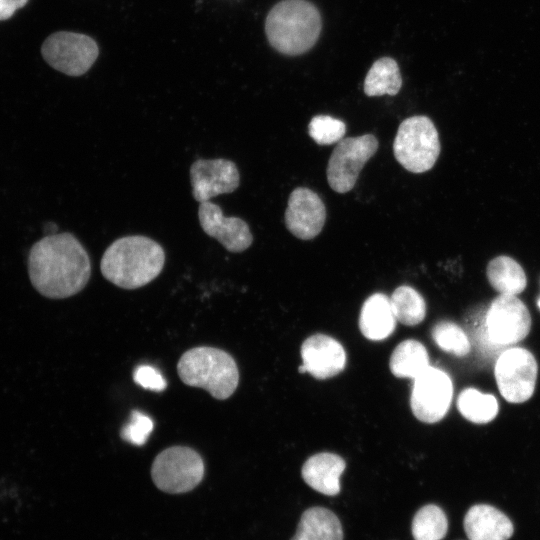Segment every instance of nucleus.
<instances>
[{"instance_id":"nucleus-12","label":"nucleus","mask_w":540,"mask_h":540,"mask_svg":"<svg viewBox=\"0 0 540 540\" xmlns=\"http://www.w3.org/2000/svg\"><path fill=\"white\" fill-rule=\"evenodd\" d=\"M189 173L193 198L200 203L232 193L240 183L238 168L228 159H197Z\"/></svg>"},{"instance_id":"nucleus-23","label":"nucleus","mask_w":540,"mask_h":540,"mask_svg":"<svg viewBox=\"0 0 540 540\" xmlns=\"http://www.w3.org/2000/svg\"><path fill=\"white\" fill-rule=\"evenodd\" d=\"M457 407L464 418L477 424L492 421L499 409L493 395L483 394L475 388H466L460 392Z\"/></svg>"},{"instance_id":"nucleus-30","label":"nucleus","mask_w":540,"mask_h":540,"mask_svg":"<svg viewBox=\"0 0 540 540\" xmlns=\"http://www.w3.org/2000/svg\"><path fill=\"white\" fill-rule=\"evenodd\" d=\"M28 0H0V21L10 18L14 12L23 7Z\"/></svg>"},{"instance_id":"nucleus-32","label":"nucleus","mask_w":540,"mask_h":540,"mask_svg":"<svg viewBox=\"0 0 540 540\" xmlns=\"http://www.w3.org/2000/svg\"><path fill=\"white\" fill-rule=\"evenodd\" d=\"M538 307L540 308V299L538 300Z\"/></svg>"},{"instance_id":"nucleus-11","label":"nucleus","mask_w":540,"mask_h":540,"mask_svg":"<svg viewBox=\"0 0 540 540\" xmlns=\"http://www.w3.org/2000/svg\"><path fill=\"white\" fill-rule=\"evenodd\" d=\"M531 323L528 308L516 295L500 294L491 302L485 318L488 340L502 346L522 341Z\"/></svg>"},{"instance_id":"nucleus-24","label":"nucleus","mask_w":540,"mask_h":540,"mask_svg":"<svg viewBox=\"0 0 540 540\" xmlns=\"http://www.w3.org/2000/svg\"><path fill=\"white\" fill-rule=\"evenodd\" d=\"M396 320L407 326H414L423 321L426 315V303L414 288L402 285L389 297Z\"/></svg>"},{"instance_id":"nucleus-27","label":"nucleus","mask_w":540,"mask_h":540,"mask_svg":"<svg viewBox=\"0 0 540 540\" xmlns=\"http://www.w3.org/2000/svg\"><path fill=\"white\" fill-rule=\"evenodd\" d=\"M308 133L317 144L331 145L343 139L346 124L329 115H316L308 125Z\"/></svg>"},{"instance_id":"nucleus-29","label":"nucleus","mask_w":540,"mask_h":540,"mask_svg":"<svg viewBox=\"0 0 540 540\" xmlns=\"http://www.w3.org/2000/svg\"><path fill=\"white\" fill-rule=\"evenodd\" d=\"M133 379L141 387L152 391L160 392L167 386L161 373L149 365L138 366L133 373Z\"/></svg>"},{"instance_id":"nucleus-17","label":"nucleus","mask_w":540,"mask_h":540,"mask_svg":"<svg viewBox=\"0 0 540 540\" xmlns=\"http://www.w3.org/2000/svg\"><path fill=\"white\" fill-rule=\"evenodd\" d=\"M346 463L340 456L323 452L318 453L304 463L302 478L312 489L327 496H335L340 492V477Z\"/></svg>"},{"instance_id":"nucleus-13","label":"nucleus","mask_w":540,"mask_h":540,"mask_svg":"<svg viewBox=\"0 0 540 540\" xmlns=\"http://www.w3.org/2000/svg\"><path fill=\"white\" fill-rule=\"evenodd\" d=\"M284 220L291 234L302 240H310L322 231L326 208L316 192L298 187L290 193Z\"/></svg>"},{"instance_id":"nucleus-15","label":"nucleus","mask_w":540,"mask_h":540,"mask_svg":"<svg viewBox=\"0 0 540 540\" xmlns=\"http://www.w3.org/2000/svg\"><path fill=\"white\" fill-rule=\"evenodd\" d=\"M303 364L300 373L308 372L316 379H328L339 374L346 365L343 346L334 338L324 334L308 337L301 346Z\"/></svg>"},{"instance_id":"nucleus-21","label":"nucleus","mask_w":540,"mask_h":540,"mask_svg":"<svg viewBox=\"0 0 540 540\" xmlns=\"http://www.w3.org/2000/svg\"><path fill=\"white\" fill-rule=\"evenodd\" d=\"M486 274L490 285L500 294H520L527 284L523 268L509 256L492 259L487 266Z\"/></svg>"},{"instance_id":"nucleus-20","label":"nucleus","mask_w":540,"mask_h":540,"mask_svg":"<svg viewBox=\"0 0 540 540\" xmlns=\"http://www.w3.org/2000/svg\"><path fill=\"white\" fill-rule=\"evenodd\" d=\"M429 366V356L425 346L414 339L398 344L389 361L392 374L399 378L415 379Z\"/></svg>"},{"instance_id":"nucleus-22","label":"nucleus","mask_w":540,"mask_h":540,"mask_svg":"<svg viewBox=\"0 0 540 540\" xmlns=\"http://www.w3.org/2000/svg\"><path fill=\"white\" fill-rule=\"evenodd\" d=\"M402 87V77L397 62L391 57L376 60L369 69L363 90L369 97L396 95Z\"/></svg>"},{"instance_id":"nucleus-3","label":"nucleus","mask_w":540,"mask_h":540,"mask_svg":"<svg viewBox=\"0 0 540 540\" xmlns=\"http://www.w3.org/2000/svg\"><path fill=\"white\" fill-rule=\"evenodd\" d=\"M322 30L321 14L307 0H281L268 12L265 33L279 53L296 56L309 51Z\"/></svg>"},{"instance_id":"nucleus-5","label":"nucleus","mask_w":540,"mask_h":540,"mask_svg":"<svg viewBox=\"0 0 540 540\" xmlns=\"http://www.w3.org/2000/svg\"><path fill=\"white\" fill-rule=\"evenodd\" d=\"M440 149L437 129L427 116H411L399 125L393 153L407 171L423 173L430 170L438 159Z\"/></svg>"},{"instance_id":"nucleus-26","label":"nucleus","mask_w":540,"mask_h":540,"mask_svg":"<svg viewBox=\"0 0 540 540\" xmlns=\"http://www.w3.org/2000/svg\"><path fill=\"white\" fill-rule=\"evenodd\" d=\"M431 334L437 346L448 353L462 357L470 351V342L466 333L453 322L441 321L437 323Z\"/></svg>"},{"instance_id":"nucleus-1","label":"nucleus","mask_w":540,"mask_h":540,"mask_svg":"<svg viewBox=\"0 0 540 540\" xmlns=\"http://www.w3.org/2000/svg\"><path fill=\"white\" fill-rule=\"evenodd\" d=\"M28 274L33 287L42 296L64 299L79 293L87 285L91 261L73 234H48L31 247Z\"/></svg>"},{"instance_id":"nucleus-6","label":"nucleus","mask_w":540,"mask_h":540,"mask_svg":"<svg viewBox=\"0 0 540 540\" xmlns=\"http://www.w3.org/2000/svg\"><path fill=\"white\" fill-rule=\"evenodd\" d=\"M202 457L186 446H172L161 451L154 459L151 477L158 489L169 494L193 490L204 477Z\"/></svg>"},{"instance_id":"nucleus-31","label":"nucleus","mask_w":540,"mask_h":540,"mask_svg":"<svg viewBox=\"0 0 540 540\" xmlns=\"http://www.w3.org/2000/svg\"><path fill=\"white\" fill-rule=\"evenodd\" d=\"M47 232H55L57 226L54 223H47L44 228Z\"/></svg>"},{"instance_id":"nucleus-14","label":"nucleus","mask_w":540,"mask_h":540,"mask_svg":"<svg viewBox=\"0 0 540 540\" xmlns=\"http://www.w3.org/2000/svg\"><path fill=\"white\" fill-rule=\"evenodd\" d=\"M198 219L202 230L229 252H243L253 242L248 224L239 217L224 216L220 206L213 202L200 203Z\"/></svg>"},{"instance_id":"nucleus-7","label":"nucleus","mask_w":540,"mask_h":540,"mask_svg":"<svg viewBox=\"0 0 540 540\" xmlns=\"http://www.w3.org/2000/svg\"><path fill=\"white\" fill-rule=\"evenodd\" d=\"M41 53L54 69L69 76H81L96 61L99 48L96 41L88 35L59 31L46 38Z\"/></svg>"},{"instance_id":"nucleus-10","label":"nucleus","mask_w":540,"mask_h":540,"mask_svg":"<svg viewBox=\"0 0 540 540\" xmlns=\"http://www.w3.org/2000/svg\"><path fill=\"white\" fill-rule=\"evenodd\" d=\"M452 396L453 385L447 373L429 366L413 379L411 410L418 420L424 423H436L448 412Z\"/></svg>"},{"instance_id":"nucleus-4","label":"nucleus","mask_w":540,"mask_h":540,"mask_svg":"<svg viewBox=\"0 0 540 540\" xmlns=\"http://www.w3.org/2000/svg\"><path fill=\"white\" fill-rule=\"evenodd\" d=\"M182 382L203 388L218 400L229 398L239 383V371L234 358L215 347L199 346L187 350L177 363Z\"/></svg>"},{"instance_id":"nucleus-19","label":"nucleus","mask_w":540,"mask_h":540,"mask_svg":"<svg viewBox=\"0 0 540 540\" xmlns=\"http://www.w3.org/2000/svg\"><path fill=\"white\" fill-rule=\"evenodd\" d=\"M291 540H343L338 517L329 509L311 507L301 516Z\"/></svg>"},{"instance_id":"nucleus-18","label":"nucleus","mask_w":540,"mask_h":540,"mask_svg":"<svg viewBox=\"0 0 540 540\" xmlns=\"http://www.w3.org/2000/svg\"><path fill=\"white\" fill-rule=\"evenodd\" d=\"M396 317L390 298L383 293L369 296L362 305L359 328L364 337L380 341L389 337L395 330Z\"/></svg>"},{"instance_id":"nucleus-2","label":"nucleus","mask_w":540,"mask_h":540,"mask_svg":"<svg viewBox=\"0 0 540 540\" xmlns=\"http://www.w3.org/2000/svg\"><path fill=\"white\" fill-rule=\"evenodd\" d=\"M165 263L163 247L143 235H130L112 242L101 258L105 279L124 289H137L154 280Z\"/></svg>"},{"instance_id":"nucleus-8","label":"nucleus","mask_w":540,"mask_h":540,"mask_svg":"<svg viewBox=\"0 0 540 540\" xmlns=\"http://www.w3.org/2000/svg\"><path fill=\"white\" fill-rule=\"evenodd\" d=\"M377 138L372 134L343 138L334 148L327 165V181L337 193L353 189L359 174L378 149Z\"/></svg>"},{"instance_id":"nucleus-9","label":"nucleus","mask_w":540,"mask_h":540,"mask_svg":"<svg viewBox=\"0 0 540 540\" xmlns=\"http://www.w3.org/2000/svg\"><path fill=\"white\" fill-rule=\"evenodd\" d=\"M538 365L533 354L520 347L505 350L498 357L494 374L501 395L511 403L527 401L534 393Z\"/></svg>"},{"instance_id":"nucleus-16","label":"nucleus","mask_w":540,"mask_h":540,"mask_svg":"<svg viewBox=\"0 0 540 540\" xmlns=\"http://www.w3.org/2000/svg\"><path fill=\"white\" fill-rule=\"evenodd\" d=\"M463 525L470 540H508L514 531L511 520L487 504L472 506L464 517Z\"/></svg>"},{"instance_id":"nucleus-25","label":"nucleus","mask_w":540,"mask_h":540,"mask_svg":"<svg viewBox=\"0 0 540 540\" xmlns=\"http://www.w3.org/2000/svg\"><path fill=\"white\" fill-rule=\"evenodd\" d=\"M448 529L444 511L436 505H425L415 514L412 521L414 540H442Z\"/></svg>"},{"instance_id":"nucleus-28","label":"nucleus","mask_w":540,"mask_h":540,"mask_svg":"<svg viewBox=\"0 0 540 540\" xmlns=\"http://www.w3.org/2000/svg\"><path fill=\"white\" fill-rule=\"evenodd\" d=\"M153 427V421L149 416L141 411L133 410L130 422L122 428L120 436L133 445L142 446L148 440Z\"/></svg>"}]
</instances>
